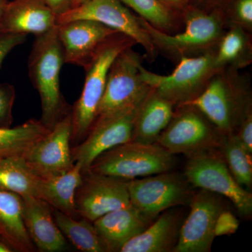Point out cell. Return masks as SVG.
Instances as JSON below:
<instances>
[{
	"label": "cell",
	"instance_id": "obj_15",
	"mask_svg": "<svg viewBox=\"0 0 252 252\" xmlns=\"http://www.w3.org/2000/svg\"><path fill=\"white\" fill-rule=\"evenodd\" d=\"M72 116L66 114L26 154L25 158L38 177L49 179L74 166L71 151Z\"/></svg>",
	"mask_w": 252,
	"mask_h": 252
},
{
	"label": "cell",
	"instance_id": "obj_2",
	"mask_svg": "<svg viewBox=\"0 0 252 252\" xmlns=\"http://www.w3.org/2000/svg\"><path fill=\"white\" fill-rule=\"evenodd\" d=\"M238 71H217L197 97L181 105L198 109L220 132L233 134L245 111L252 105L245 79Z\"/></svg>",
	"mask_w": 252,
	"mask_h": 252
},
{
	"label": "cell",
	"instance_id": "obj_33",
	"mask_svg": "<svg viewBox=\"0 0 252 252\" xmlns=\"http://www.w3.org/2000/svg\"><path fill=\"white\" fill-rule=\"evenodd\" d=\"M26 38L27 34L0 32V67L9 53L26 42Z\"/></svg>",
	"mask_w": 252,
	"mask_h": 252
},
{
	"label": "cell",
	"instance_id": "obj_30",
	"mask_svg": "<svg viewBox=\"0 0 252 252\" xmlns=\"http://www.w3.org/2000/svg\"><path fill=\"white\" fill-rule=\"evenodd\" d=\"M16 99L14 86L0 83V126L11 127L14 122L13 107Z\"/></svg>",
	"mask_w": 252,
	"mask_h": 252
},
{
	"label": "cell",
	"instance_id": "obj_11",
	"mask_svg": "<svg viewBox=\"0 0 252 252\" xmlns=\"http://www.w3.org/2000/svg\"><path fill=\"white\" fill-rule=\"evenodd\" d=\"M143 102L95 121L86 138L72 147L73 161L81 165L82 172L87 171L104 152L132 140L136 119Z\"/></svg>",
	"mask_w": 252,
	"mask_h": 252
},
{
	"label": "cell",
	"instance_id": "obj_27",
	"mask_svg": "<svg viewBox=\"0 0 252 252\" xmlns=\"http://www.w3.org/2000/svg\"><path fill=\"white\" fill-rule=\"evenodd\" d=\"M55 221L64 238L79 251L105 252L107 248L90 220L68 216L52 208Z\"/></svg>",
	"mask_w": 252,
	"mask_h": 252
},
{
	"label": "cell",
	"instance_id": "obj_22",
	"mask_svg": "<svg viewBox=\"0 0 252 252\" xmlns=\"http://www.w3.org/2000/svg\"><path fill=\"white\" fill-rule=\"evenodd\" d=\"M82 178L81 166L78 162H74V166L65 173L52 178H41L36 198L44 200L54 210L68 216L79 218L75 195Z\"/></svg>",
	"mask_w": 252,
	"mask_h": 252
},
{
	"label": "cell",
	"instance_id": "obj_32",
	"mask_svg": "<svg viewBox=\"0 0 252 252\" xmlns=\"http://www.w3.org/2000/svg\"><path fill=\"white\" fill-rule=\"evenodd\" d=\"M240 225L239 220L232 212L223 210L217 217L215 225V235L216 237L233 234Z\"/></svg>",
	"mask_w": 252,
	"mask_h": 252
},
{
	"label": "cell",
	"instance_id": "obj_13",
	"mask_svg": "<svg viewBox=\"0 0 252 252\" xmlns=\"http://www.w3.org/2000/svg\"><path fill=\"white\" fill-rule=\"evenodd\" d=\"M76 193L79 216L94 222L108 212L131 206L127 181L88 170Z\"/></svg>",
	"mask_w": 252,
	"mask_h": 252
},
{
	"label": "cell",
	"instance_id": "obj_16",
	"mask_svg": "<svg viewBox=\"0 0 252 252\" xmlns=\"http://www.w3.org/2000/svg\"><path fill=\"white\" fill-rule=\"evenodd\" d=\"M64 63L86 69L97 51L117 31L95 21L76 20L58 25Z\"/></svg>",
	"mask_w": 252,
	"mask_h": 252
},
{
	"label": "cell",
	"instance_id": "obj_34",
	"mask_svg": "<svg viewBox=\"0 0 252 252\" xmlns=\"http://www.w3.org/2000/svg\"><path fill=\"white\" fill-rule=\"evenodd\" d=\"M238 138L244 148L252 154V105L245 111L239 124Z\"/></svg>",
	"mask_w": 252,
	"mask_h": 252
},
{
	"label": "cell",
	"instance_id": "obj_31",
	"mask_svg": "<svg viewBox=\"0 0 252 252\" xmlns=\"http://www.w3.org/2000/svg\"><path fill=\"white\" fill-rule=\"evenodd\" d=\"M250 32L252 29V0H238L235 4L232 23Z\"/></svg>",
	"mask_w": 252,
	"mask_h": 252
},
{
	"label": "cell",
	"instance_id": "obj_17",
	"mask_svg": "<svg viewBox=\"0 0 252 252\" xmlns=\"http://www.w3.org/2000/svg\"><path fill=\"white\" fill-rule=\"evenodd\" d=\"M57 26V16L42 0L9 1L0 17V32L39 36Z\"/></svg>",
	"mask_w": 252,
	"mask_h": 252
},
{
	"label": "cell",
	"instance_id": "obj_8",
	"mask_svg": "<svg viewBox=\"0 0 252 252\" xmlns=\"http://www.w3.org/2000/svg\"><path fill=\"white\" fill-rule=\"evenodd\" d=\"M76 20H90L103 24L142 46L149 62L153 63L157 58V50L148 33L141 26L139 17L120 0H89L60 16L57 23L62 24Z\"/></svg>",
	"mask_w": 252,
	"mask_h": 252
},
{
	"label": "cell",
	"instance_id": "obj_12",
	"mask_svg": "<svg viewBox=\"0 0 252 252\" xmlns=\"http://www.w3.org/2000/svg\"><path fill=\"white\" fill-rule=\"evenodd\" d=\"M157 143L173 154L190 156L208 151L219 143L218 129L201 112L191 106L180 105ZM220 131V130H219Z\"/></svg>",
	"mask_w": 252,
	"mask_h": 252
},
{
	"label": "cell",
	"instance_id": "obj_10",
	"mask_svg": "<svg viewBox=\"0 0 252 252\" xmlns=\"http://www.w3.org/2000/svg\"><path fill=\"white\" fill-rule=\"evenodd\" d=\"M131 205L149 220L174 207L190 203L188 185L178 174L163 172L127 181Z\"/></svg>",
	"mask_w": 252,
	"mask_h": 252
},
{
	"label": "cell",
	"instance_id": "obj_9",
	"mask_svg": "<svg viewBox=\"0 0 252 252\" xmlns=\"http://www.w3.org/2000/svg\"><path fill=\"white\" fill-rule=\"evenodd\" d=\"M185 176L193 187L229 199L242 216L252 215V193L238 185L225 162L215 154L205 151L189 157Z\"/></svg>",
	"mask_w": 252,
	"mask_h": 252
},
{
	"label": "cell",
	"instance_id": "obj_37",
	"mask_svg": "<svg viewBox=\"0 0 252 252\" xmlns=\"http://www.w3.org/2000/svg\"><path fill=\"white\" fill-rule=\"evenodd\" d=\"M14 252L13 249L8 245L7 243H5L4 240L0 238V252Z\"/></svg>",
	"mask_w": 252,
	"mask_h": 252
},
{
	"label": "cell",
	"instance_id": "obj_38",
	"mask_svg": "<svg viewBox=\"0 0 252 252\" xmlns=\"http://www.w3.org/2000/svg\"><path fill=\"white\" fill-rule=\"evenodd\" d=\"M8 3H9L8 0H0V17L4 12L5 8H6Z\"/></svg>",
	"mask_w": 252,
	"mask_h": 252
},
{
	"label": "cell",
	"instance_id": "obj_24",
	"mask_svg": "<svg viewBox=\"0 0 252 252\" xmlns=\"http://www.w3.org/2000/svg\"><path fill=\"white\" fill-rule=\"evenodd\" d=\"M252 41L249 32L238 25L230 24L215 51V63L218 70H239L251 64Z\"/></svg>",
	"mask_w": 252,
	"mask_h": 252
},
{
	"label": "cell",
	"instance_id": "obj_4",
	"mask_svg": "<svg viewBox=\"0 0 252 252\" xmlns=\"http://www.w3.org/2000/svg\"><path fill=\"white\" fill-rule=\"evenodd\" d=\"M184 18L183 31L168 34L139 17L141 26L148 33L158 52L171 59L179 61L182 57H193L215 51L225 33V23L221 16L192 9L186 12Z\"/></svg>",
	"mask_w": 252,
	"mask_h": 252
},
{
	"label": "cell",
	"instance_id": "obj_28",
	"mask_svg": "<svg viewBox=\"0 0 252 252\" xmlns=\"http://www.w3.org/2000/svg\"><path fill=\"white\" fill-rule=\"evenodd\" d=\"M124 5L135 11L151 26L159 31L173 34L179 27L171 8L161 0H120Z\"/></svg>",
	"mask_w": 252,
	"mask_h": 252
},
{
	"label": "cell",
	"instance_id": "obj_7",
	"mask_svg": "<svg viewBox=\"0 0 252 252\" xmlns=\"http://www.w3.org/2000/svg\"><path fill=\"white\" fill-rule=\"evenodd\" d=\"M142 57L127 48L113 62L95 121L143 102L152 89L141 77Z\"/></svg>",
	"mask_w": 252,
	"mask_h": 252
},
{
	"label": "cell",
	"instance_id": "obj_36",
	"mask_svg": "<svg viewBox=\"0 0 252 252\" xmlns=\"http://www.w3.org/2000/svg\"><path fill=\"white\" fill-rule=\"evenodd\" d=\"M161 1L171 9H182L187 4L188 0H161Z\"/></svg>",
	"mask_w": 252,
	"mask_h": 252
},
{
	"label": "cell",
	"instance_id": "obj_18",
	"mask_svg": "<svg viewBox=\"0 0 252 252\" xmlns=\"http://www.w3.org/2000/svg\"><path fill=\"white\" fill-rule=\"evenodd\" d=\"M22 198L23 220L35 248L43 252L64 251L67 243L55 221L52 207L32 195Z\"/></svg>",
	"mask_w": 252,
	"mask_h": 252
},
{
	"label": "cell",
	"instance_id": "obj_25",
	"mask_svg": "<svg viewBox=\"0 0 252 252\" xmlns=\"http://www.w3.org/2000/svg\"><path fill=\"white\" fill-rule=\"evenodd\" d=\"M49 130L40 120L34 119L13 127L0 126V159L26 157Z\"/></svg>",
	"mask_w": 252,
	"mask_h": 252
},
{
	"label": "cell",
	"instance_id": "obj_5",
	"mask_svg": "<svg viewBox=\"0 0 252 252\" xmlns=\"http://www.w3.org/2000/svg\"><path fill=\"white\" fill-rule=\"evenodd\" d=\"M175 164L173 154L159 144L131 140L101 154L88 170L131 180L170 171Z\"/></svg>",
	"mask_w": 252,
	"mask_h": 252
},
{
	"label": "cell",
	"instance_id": "obj_26",
	"mask_svg": "<svg viewBox=\"0 0 252 252\" xmlns=\"http://www.w3.org/2000/svg\"><path fill=\"white\" fill-rule=\"evenodd\" d=\"M40 179L28 165L25 157L0 159V190L21 197H36Z\"/></svg>",
	"mask_w": 252,
	"mask_h": 252
},
{
	"label": "cell",
	"instance_id": "obj_21",
	"mask_svg": "<svg viewBox=\"0 0 252 252\" xmlns=\"http://www.w3.org/2000/svg\"><path fill=\"white\" fill-rule=\"evenodd\" d=\"M174 105L171 101L152 89L139 109L132 141L144 144L157 143L159 136L175 114Z\"/></svg>",
	"mask_w": 252,
	"mask_h": 252
},
{
	"label": "cell",
	"instance_id": "obj_39",
	"mask_svg": "<svg viewBox=\"0 0 252 252\" xmlns=\"http://www.w3.org/2000/svg\"><path fill=\"white\" fill-rule=\"evenodd\" d=\"M88 1H89V0H72V8L79 6V5L84 4Z\"/></svg>",
	"mask_w": 252,
	"mask_h": 252
},
{
	"label": "cell",
	"instance_id": "obj_3",
	"mask_svg": "<svg viewBox=\"0 0 252 252\" xmlns=\"http://www.w3.org/2000/svg\"><path fill=\"white\" fill-rule=\"evenodd\" d=\"M135 42L121 33L114 34L99 48L86 68L85 82L79 98L71 109L72 147L81 143L89 134L97 117L105 90L109 69L118 55Z\"/></svg>",
	"mask_w": 252,
	"mask_h": 252
},
{
	"label": "cell",
	"instance_id": "obj_14",
	"mask_svg": "<svg viewBox=\"0 0 252 252\" xmlns=\"http://www.w3.org/2000/svg\"><path fill=\"white\" fill-rule=\"evenodd\" d=\"M190 211L181 225L174 252L211 251L217 217L223 211L218 194L200 189L190 200Z\"/></svg>",
	"mask_w": 252,
	"mask_h": 252
},
{
	"label": "cell",
	"instance_id": "obj_29",
	"mask_svg": "<svg viewBox=\"0 0 252 252\" xmlns=\"http://www.w3.org/2000/svg\"><path fill=\"white\" fill-rule=\"evenodd\" d=\"M227 166L238 185L248 190L252 185V154L244 148L238 136L228 135L223 144Z\"/></svg>",
	"mask_w": 252,
	"mask_h": 252
},
{
	"label": "cell",
	"instance_id": "obj_23",
	"mask_svg": "<svg viewBox=\"0 0 252 252\" xmlns=\"http://www.w3.org/2000/svg\"><path fill=\"white\" fill-rule=\"evenodd\" d=\"M0 238L14 252L36 250L23 220L22 197L3 190H0Z\"/></svg>",
	"mask_w": 252,
	"mask_h": 252
},
{
	"label": "cell",
	"instance_id": "obj_20",
	"mask_svg": "<svg viewBox=\"0 0 252 252\" xmlns=\"http://www.w3.org/2000/svg\"><path fill=\"white\" fill-rule=\"evenodd\" d=\"M181 225L179 214L165 210L144 231L126 243L120 252H173L178 241Z\"/></svg>",
	"mask_w": 252,
	"mask_h": 252
},
{
	"label": "cell",
	"instance_id": "obj_19",
	"mask_svg": "<svg viewBox=\"0 0 252 252\" xmlns=\"http://www.w3.org/2000/svg\"><path fill=\"white\" fill-rule=\"evenodd\" d=\"M153 221L131 205L108 212L93 224L107 252H120L126 243L144 231Z\"/></svg>",
	"mask_w": 252,
	"mask_h": 252
},
{
	"label": "cell",
	"instance_id": "obj_6",
	"mask_svg": "<svg viewBox=\"0 0 252 252\" xmlns=\"http://www.w3.org/2000/svg\"><path fill=\"white\" fill-rule=\"evenodd\" d=\"M215 51L193 57H182L175 70L164 76L147 70L141 64V77L158 94L174 104H183L195 98L218 71Z\"/></svg>",
	"mask_w": 252,
	"mask_h": 252
},
{
	"label": "cell",
	"instance_id": "obj_1",
	"mask_svg": "<svg viewBox=\"0 0 252 252\" xmlns=\"http://www.w3.org/2000/svg\"><path fill=\"white\" fill-rule=\"evenodd\" d=\"M64 63L58 26L36 36L28 61V73L40 97L41 122L51 130L71 112L60 87V74Z\"/></svg>",
	"mask_w": 252,
	"mask_h": 252
},
{
	"label": "cell",
	"instance_id": "obj_35",
	"mask_svg": "<svg viewBox=\"0 0 252 252\" xmlns=\"http://www.w3.org/2000/svg\"><path fill=\"white\" fill-rule=\"evenodd\" d=\"M57 16L67 12L72 6V0H42Z\"/></svg>",
	"mask_w": 252,
	"mask_h": 252
}]
</instances>
